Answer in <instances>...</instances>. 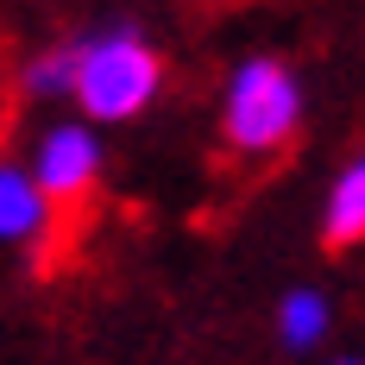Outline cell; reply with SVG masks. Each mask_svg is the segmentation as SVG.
Listing matches in <instances>:
<instances>
[{
    "label": "cell",
    "instance_id": "obj_1",
    "mask_svg": "<svg viewBox=\"0 0 365 365\" xmlns=\"http://www.w3.org/2000/svg\"><path fill=\"white\" fill-rule=\"evenodd\" d=\"M76 70H70V95L82 101V113L95 120V126H113V120H133V113L151 108V95H158V51L145 44L139 26H126V19H113L101 32L76 38Z\"/></svg>",
    "mask_w": 365,
    "mask_h": 365
},
{
    "label": "cell",
    "instance_id": "obj_2",
    "mask_svg": "<svg viewBox=\"0 0 365 365\" xmlns=\"http://www.w3.org/2000/svg\"><path fill=\"white\" fill-rule=\"evenodd\" d=\"M220 126H227V145L246 151V158L290 145L296 126H302V82H296V70L284 57H246L227 76Z\"/></svg>",
    "mask_w": 365,
    "mask_h": 365
},
{
    "label": "cell",
    "instance_id": "obj_3",
    "mask_svg": "<svg viewBox=\"0 0 365 365\" xmlns=\"http://www.w3.org/2000/svg\"><path fill=\"white\" fill-rule=\"evenodd\" d=\"M101 133L88 126V120H57V126H44V139L32 151V170L38 189L51 195V202H76V195H88L95 177H101Z\"/></svg>",
    "mask_w": 365,
    "mask_h": 365
},
{
    "label": "cell",
    "instance_id": "obj_4",
    "mask_svg": "<svg viewBox=\"0 0 365 365\" xmlns=\"http://www.w3.org/2000/svg\"><path fill=\"white\" fill-rule=\"evenodd\" d=\"M51 233V195L26 164H0V246H32Z\"/></svg>",
    "mask_w": 365,
    "mask_h": 365
},
{
    "label": "cell",
    "instance_id": "obj_5",
    "mask_svg": "<svg viewBox=\"0 0 365 365\" xmlns=\"http://www.w3.org/2000/svg\"><path fill=\"white\" fill-rule=\"evenodd\" d=\"M328 246H353L365 233V164H346L328 189V215H322Z\"/></svg>",
    "mask_w": 365,
    "mask_h": 365
},
{
    "label": "cell",
    "instance_id": "obj_6",
    "mask_svg": "<svg viewBox=\"0 0 365 365\" xmlns=\"http://www.w3.org/2000/svg\"><path fill=\"white\" fill-rule=\"evenodd\" d=\"M334 328V309H328V296L322 290H290L284 302H277V334H284V346H315L322 334Z\"/></svg>",
    "mask_w": 365,
    "mask_h": 365
},
{
    "label": "cell",
    "instance_id": "obj_7",
    "mask_svg": "<svg viewBox=\"0 0 365 365\" xmlns=\"http://www.w3.org/2000/svg\"><path fill=\"white\" fill-rule=\"evenodd\" d=\"M70 70H76V51H70V44H57V51L32 57V63H26V95H38V101L70 95Z\"/></svg>",
    "mask_w": 365,
    "mask_h": 365
},
{
    "label": "cell",
    "instance_id": "obj_8",
    "mask_svg": "<svg viewBox=\"0 0 365 365\" xmlns=\"http://www.w3.org/2000/svg\"><path fill=\"white\" fill-rule=\"evenodd\" d=\"M334 365H359V359H334Z\"/></svg>",
    "mask_w": 365,
    "mask_h": 365
}]
</instances>
